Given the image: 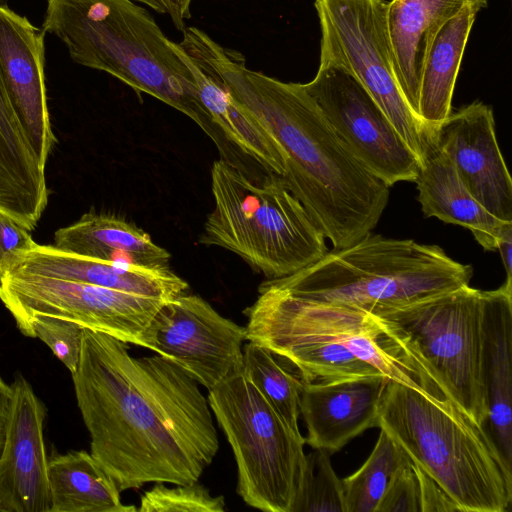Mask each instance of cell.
Returning a JSON list of instances; mask_svg holds the SVG:
<instances>
[{
  "mask_svg": "<svg viewBox=\"0 0 512 512\" xmlns=\"http://www.w3.org/2000/svg\"><path fill=\"white\" fill-rule=\"evenodd\" d=\"M127 344L83 330L71 376L91 455L120 491L197 482L219 449L208 400L179 366Z\"/></svg>",
  "mask_w": 512,
  "mask_h": 512,
  "instance_id": "obj_1",
  "label": "cell"
},
{
  "mask_svg": "<svg viewBox=\"0 0 512 512\" xmlns=\"http://www.w3.org/2000/svg\"><path fill=\"white\" fill-rule=\"evenodd\" d=\"M198 40L233 95L284 152L287 188L335 249L370 233L389 199V187L367 171L340 140L303 84L253 71L244 56L204 31Z\"/></svg>",
  "mask_w": 512,
  "mask_h": 512,
  "instance_id": "obj_2",
  "label": "cell"
},
{
  "mask_svg": "<svg viewBox=\"0 0 512 512\" xmlns=\"http://www.w3.org/2000/svg\"><path fill=\"white\" fill-rule=\"evenodd\" d=\"M42 29L65 44L75 63L184 113L214 141L222 159L236 162L200 100L183 51L148 10L133 0H47Z\"/></svg>",
  "mask_w": 512,
  "mask_h": 512,
  "instance_id": "obj_3",
  "label": "cell"
},
{
  "mask_svg": "<svg viewBox=\"0 0 512 512\" xmlns=\"http://www.w3.org/2000/svg\"><path fill=\"white\" fill-rule=\"evenodd\" d=\"M377 427L440 485L460 512L509 509L512 469L483 427L449 398L437 402L390 380Z\"/></svg>",
  "mask_w": 512,
  "mask_h": 512,
  "instance_id": "obj_4",
  "label": "cell"
},
{
  "mask_svg": "<svg viewBox=\"0 0 512 512\" xmlns=\"http://www.w3.org/2000/svg\"><path fill=\"white\" fill-rule=\"evenodd\" d=\"M472 276L470 264L453 260L437 245L370 232L269 281L297 297L376 313L469 285Z\"/></svg>",
  "mask_w": 512,
  "mask_h": 512,
  "instance_id": "obj_5",
  "label": "cell"
},
{
  "mask_svg": "<svg viewBox=\"0 0 512 512\" xmlns=\"http://www.w3.org/2000/svg\"><path fill=\"white\" fill-rule=\"evenodd\" d=\"M211 180L214 209L199 243L235 253L268 280L289 276L328 251L323 232L281 176L268 173L255 183L221 158Z\"/></svg>",
  "mask_w": 512,
  "mask_h": 512,
  "instance_id": "obj_6",
  "label": "cell"
},
{
  "mask_svg": "<svg viewBox=\"0 0 512 512\" xmlns=\"http://www.w3.org/2000/svg\"><path fill=\"white\" fill-rule=\"evenodd\" d=\"M208 391L209 406L234 454L238 495L261 511L292 512L306 466L305 438L242 372Z\"/></svg>",
  "mask_w": 512,
  "mask_h": 512,
  "instance_id": "obj_7",
  "label": "cell"
},
{
  "mask_svg": "<svg viewBox=\"0 0 512 512\" xmlns=\"http://www.w3.org/2000/svg\"><path fill=\"white\" fill-rule=\"evenodd\" d=\"M484 306L485 291L465 285L374 313L403 333L445 395L481 426L486 418L480 373Z\"/></svg>",
  "mask_w": 512,
  "mask_h": 512,
  "instance_id": "obj_8",
  "label": "cell"
},
{
  "mask_svg": "<svg viewBox=\"0 0 512 512\" xmlns=\"http://www.w3.org/2000/svg\"><path fill=\"white\" fill-rule=\"evenodd\" d=\"M244 314L247 320L285 324L328 338L390 380L437 402L448 398L403 333L392 322L367 310L297 297L267 280Z\"/></svg>",
  "mask_w": 512,
  "mask_h": 512,
  "instance_id": "obj_9",
  "label": "cell"
},
{
  "mask_svg": "<svg viewBox=\"0 0 512 512\" xmlns=\"http://www.w3.org/2000/svg\"><path fill=\"white\" fill-rule=\"evenodd\" d=\"M315 8L322 32L320 63L351 73L419 158L422 121L408 106L395 75L387 3L315 0Z\"/></svg>",
  "mask_w": 512,
  "mask_h": 512,
  "instance_id": "obj_10",
  "label": "cell"
},
{
  "mask_svg": "<svg viewBox=\"0 0 512 512\" xmlns=\"http://www.w3.org/2000/svg\"><path fill=\"white\" fill-rule=\"evenodd\" d=\"M0 299L16 323L33 315H48L140 347L148 325L167 302L92 284L18 273H6L1 278Z\"/></svg>",
  "mask_w": 512,
  "mask_h": 512,
  "instance_id": "obj_11",
  "label": "cell"
},
{
  "mask_svg": "<svg viewBox=\"0 0 512 512\" xmlns=\"http://www.w3.org/2000/svg\"><path fill=\"white\" fill-rule=\"evenodd\" d=\"M304 89L354 158L389 188L414 182L419 158L363 85L346 69L319 64Z\"/></svg>",
  "mask_w": 512,
  "mask_h": 512,
  "instance_id": "obj_12",
  "label": "cell"
},
{
  "mask_svg": "<svg viewBox=\"0 0 512 512\" xmlns=\"http://www.w3.org/2000/svg\"><path fill=\"white\" fill-rule=\"evenodd\" d=\"M246 328L220 315L197 295L165 302L144 336L143 346L170 360L208 390L243 371Z\"/></svg>",
  "mask_w": 512,
  "mask_h": 512,
  "instance_id": "obj_13",
  "label": "cell"
},
{
  "mask_svg": "<svg viewBox=\"0 0 512 512\" xmlns=\"http://www.w3.org/2000/svg\"><path fill=\"white\" fill-rule=\"evenodd\" d=\"M431 126L475 200L498 219L512 221V180L497 142L492 108L475 101Z\"/></svg>",
  "mask_w": 512,
  "mask_h": 512,
  "instance_id": "obj_14",
  "label": "cell"
},
{
  "mask_svg": "<svg viewBox=\"0 0 512 512\" xmlns=\"http://www.w3.org/2000/svg\"><path fill=\"white\" fill-rule=\"evenodd\" d=\"M45 34L26 17L0 5V81L44 168L56 140L45 85Z\"/></svg>",
  "mask_w": 512,
  "mask_h": 512,
  "instance_id": "obj_15",
  "label": "cell"
},
{
  "mask_svg": "<svg viewBox=\"0 0 512 512\" xmlns=\"http://www.w3.org/2000/svg\"><path fill=\"white\" fill-rule=\"evenodd\" d=\"M11 387V411L0 455V511L49 512V458L43 437L47 409L23 376H16Z\"/></svg>",
  "mask_w": 512,
  "mask_h": 512,
  "instance_id": "obj_16",
  "label": "cell"
},
{
  "mask_svg": "<svg viewBox=\"0 0 512 512\" xmlns=\"http://www.w3.org/2000/svg\"><path fill=\"white\" fill-rule=\"evenodd\" d=\"M389 381L385 375L375 374L304 382L300 415L307 428L305 443L332 454L377 426Z\"/></svg>",
  "mask_w": 512,
  "mask_h": 512,
  "instance_id": "obj_17",
  "label": "cell"
},
{
  "mask_svg": "<svg viewBox=\"0 0 512 512\" xmlns=\"http://www.w3.org/2000/svg\"><path fill=\"white\" fill-rule=\"evenodd\" d=\"M414 182L425 217H436L468 229L485 250H496L498 240L512 228V221L498 219L475 200L452 161L438 146L432 126L424 122L420 128L419 170Z\"/></svg>",
  "mask_w": 512,
  "mask_h": 512,
  "instance_id": "obj_18",
  "label": "cell"
},
{
  "mask_svg": "<svg viewBox=\"0 0 512 512\" xmlns=\"http://www.w3.org/2000/svg\"><path fill=\"white\" fill-rule=\"evenodd\" d=\"M512 282L485 291L481 382L486 418L482 425L512 469Z\"/></svg>",
  "mask_w": 512,
  "mask_h": 512,
  "instance_id": "obj_19",
  "label": "cell"
},
{
  "mask_svg": "<svg viewBox=\"0 0 512 512\" xmlns=\"http://www.w3.org/2000/svg\"><path fill=\"white\" fill-rule=\"evenodd\" d=\"M177 42L196 80L200 100L225 139L268 173L283 176L284 152L259 121L238 102L204 52L196 27H185Z\"/></svg>",
  "mask_w": 512,
  "mask_h": 512,
  "instance_id": "obj_20",
  "label": "cell"
},
{
  "mask_svg": "<svg viewBox=\"0 0 512 512\" xmlns=\"http://www.w3.org/2000/svg\"><path fill=\"white\" fill-rule=\"evenodd\" d=\"M7 273L59 278L166 301L186 293L189 288L170 267L149 268L108 262L40 244L21 256Z\"/></svg>",
  "mask_w": 512,
  "mask_h": 512,
  "instance_id": "obj_21",
  "label": "cell"
},
{
  "mask_svg": "<svg viewBox=\"0 0 512 512\" xmlns=\"http://www.w3.org/2000/svg\"><path fill=\"white\" fill-rule=\"evenodd\" d=\"M470 3L487 6V0H392L387 4L395 75L417 117L422 69L433 39L449 19Z\"/></svg>",
  "mask_w": 512,
  "mask_h": 512,
  "instance_id": "obj_22",
  "label": "cell"
},
{
  "mask_svg": "<svg viewBox=\"0 0 512 512\" xmlns=\"http://www.w3.org/2000/svg\"><path fill=\"white\" fill-rule=\"evenodd\" d=\"M54 247L93 259L149 268L169 267L170 253L132 222L114 215L88 212L58 229Z\"/></svg>",
  "mask_w": 512,
  "mask_h": 512,
  "instance_id": "obj_23",
  "label": "cell"
},
{
  "mask_svg": "<svg viewBox=\"0 0 512 512\" xmlns=\"http://www.w3.org/2000/svg\"><path fill=\"white\" fill-rule=\"evenodd\" d=\"M486 5L467 4L437 32L424 61L418 117L436 126L451 113V101L465 46L476 14Z\"/></svg>",
  "mask_w": 512,
  "mask_h": 512,
  "instance_id": "obj_24",
  "label": "cell"
},
{
  "mask_svg": "<svg viewBox=\"0 0 512 512\" xmlns=\"http://www.w3.org/2000/svg\"><path fill=\"white\" fill-rule=\"evenodd\" d=\"M49 512H136L121 502L120 490L101 464L85 450L48 459Z\"/></svg>",
  "mask_w": 512,
  "mask_h": 512,
  "instance_id": "obj_25",
  "label": "cell"
},
{
  "mask_svg": "<svg viewBox=\"0 0 512 512\" xmlns=\"http://www.w3.org/2000/svg\"><path fill=\"white\" fill-rule=\"evenodd\" d=\"M242 373L286 424L300 433L298 420L304 385L301 377L284 368L272 351L251 341L243 346Z\"/></svg>",
  "mask_w": 512,
  "mask_h": 512,
  "instance_id": "obj_26",
  "label": "cell"
},
{
  "mask_svg": "<svg viewBox=\"0 0 512 512\" xmlns=\"http://www.w3.org/2000/svg\"><path fill=\"white\" fill-rule=\"evenodd\" d=\"M409 460L403 449L381 430L367 460L355 473L342 479L345 512H376L391 478Z\"/></svg>",
  "mask_w": 512,
  "mask_h": 512,
  "instance_id": "obj_27",
  "label": "cell"
},
{
  "mask_svg": "<svg viewBox=\"0 0 512 512\" xmlns=\"http://www.w3.org/2000/svg\"><path fill=\"white\" fill-rule=\"evenodd\" d=\"M326 450L313 448L306 455L300 491L292 512H345L342 480Z\"/></svg>",
  "mask_w": 512,
  "mask_h": 512,
  "instance_id": "obj_28",
  "label": "cell"
},
{
  "mask_svg": "<svg viewBox=\"0 0 512 512\" xmlns=\"http://www.w3.org/2000/svg\"><path fill=\"white\" fill-rule=\"evenodd\" d=\"M27 337L44 342L65 367L74 373L77 369L84 328L79 324L48 315H33L16 323Z\"/></svg>",
  "mask_w": 512,
  "mask_h": 512,
  "instance_id": "obj_29",
  "label": "cell"
},
{
  "mask_svg": "<svg viewBox=\"0 0 512 512\" xmlns=\"http://www.w3.org/2000/svg\"><path fill=\"white\" fill-rule=\"evenodd\" d=\"M168 487L157 482L140 498L139 512H223V496H212L197 482Z\"/></svg>",
  "mask_w": 512,
  "mask_h": 512,
  "instance_id": "obj_30",
  "label": "cell"
},
{
  "mask_svg": "<svg viewBox=\"0 0 512 512\" xmlns=\"http://www.w3.org/2000/svg\"><path fill=\"white\" fill-rule=\"evenodd\" d=\"M35 161L36 155L0 81V183L22 174Z\"/></svg>",
  "mask_w": 512,
  "mask_h": 512,
  "instance_id": "obj_31",
  "label": "cell"
},
{
  "mask_svg": "<svg viewBox=\"0 0 512 512\" xmlns=\"http://www.w3.org/2000/svg\"><path fill=\"white\" fill-rule=\"evenodd\" d=\"M376 512H421L419 482L411 460L391 478Z\"/></svg>",
  "mask_w": 512,
  "mask_h": 512,
  "instance_id": "obj_32",
  "label": "cell"
},
{
  "mask_svg": "<svg viewBox=\"0 0 512 512\" xmlns=\"http://www.w3.org/2000/svg\"><path fill=\"white\" fill-rule=\"evenodd\" d=\"M37 243L30 231L10 217L0 213V277L9 272L17 260Z\"/></svg>",
  "mask_w": 512,
  "mask_h": 512,
  "instance_id": "obj_33",
  "label": "cell"
},
{
  "mask_svg": "<svg viewBox=\"0 0 512 512\" xmlns=\"http://www.w3.org/2000/svg\"><path fill=\"white\" fill-rule=\"evenodd\" d=\"M413 465L419 482L421 512L459 511L457 505L440 485L417 465L414 463Z\"/></svg>",
  "mask_w": 512,
  "mask_h": 512,
  "instance_id": "obj_34",
  "label": "cell"
},
{
  "mask_svg": "<svg viewBox=\"0 0 512 512\" xmlns=\"http://www.w3.org/2000/svg\"><path fill=\"white\" fill-rule=\"evenodd\" d=\"M152 8L160 14L170 17L173 25L179 31L185 29V21L191 18L192 0H133Z\"/></svg>",
  "mask_w": 512,
  "mask_h": 512,
  "instance_id": "obj_35",
  "label": "cell"
},
{
  "mask_svg": "<svg viewBox=\"0 0 512 512\" xmlns=\"http://www.w3.org/2000/svg\"><path fill=\"white\" fill-rule=\"evenodd\" d=\"M13 390L0 376V455L3 449L6 430L8 426Z\"/></svg>",
  "mask_w": 512,
  "mask_h": 512,
  "instance_id": "obj_36",
  "label": "cell"
},
{
  "mask_svg": "<svg viewBox=\"0 0 512 512\" xmlns=\"http://www.w3.org/2000/svg\"><path fill=\"white\" fill-rule=\"evenodd\" d=\"M496 250L500 253L506 271V281L512 282V228L498 240Z\"/></svg>",
  "mask_w": 512,
  "mask_h": 512,
  "instance_id": "obj_37",
  "label": "cell"
},
{
  "mask_svg": "<svg viewBox=\"0 0 512 512\" xmlns=\"http://www.w3.org/2000/svg\"><path fill=\"white\" fill-rule=\"evenodd\" d=\"M8 0H0V5H7Z\"/></svg>",
  "mask_w": 512,
  "mask_h": 512,
  "instance_id": "obj_38",
  "label": "cell"
},
{
  "mask_svg": "<svg viewBox=\"0 0 512 512\" xmlns=\"http://www.w3.org/2000/svg\"><path fill=\"white\" fill-rule=\"evenodd\" d=\"M0 284H1V277H0Z\"/></svg>",
  "mask_w": 512,
  "mask_h": 512,
  "instance_id": "obj_39",
  "label": "cell"
}]
</instances>
